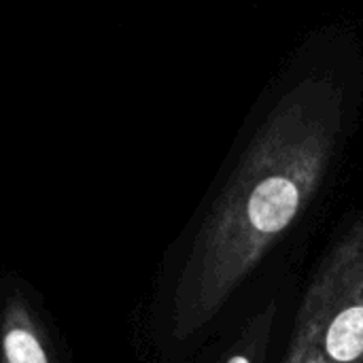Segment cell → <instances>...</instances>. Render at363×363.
I'll return each mask as SVG.
<instances>
[{
    "instance_id": "277c9868",
    "label": "cell",
    "mask_w": 363,
    "mask_h": 363,
    "mask_svg": "<svg viewBox=\"0 0 363 363\" xmlns=\"http://www.w3.org/2000/svg\"><path fill=\"white\" fill-rule=\"evenodd\" d=\"M270 325H272V306L264 315H259L247 330L245 349H238L234 355L225 359V363H255V359L259 357V347H266Z\"/></svg>"
},
{
    "instance_id": "6da1fadb",
    "label": "cell",
    "mask_w": 363,
    "mask_h": 363,
    "mask_svg": "<svg viewBox=\"0 0 363 363\" xmlns=\"http://www.w3.org/2000/svg\"><path fill=\"white\" fill-rule=\"evenodd\" d=\"M342 130V91L328 77L289 89L240 155L177 274L168 330L187 342L296 223L319 189Z\"/></svg>"
},
{
    "instance_id": "7a4b0ae2",
    "label": "cell",
    "mask_w": 363,
    "mask_h": 363,
    "mask_svg": "<svg viewBox=\"0 0 363 363\" xmlns=\"http://www.w3.org/2000/svg\"><path fill=\"white\" fill-rule=\"evenodd\" d=\"M283 363H363V215L315 272Z\"/></svg>"
},
{
    "instance_id": "3957f363",
    "label": "cell",
    "mask_w": 363,
    "mask_h": 363,
    "mask_svg": "<svg viewBox=\"0 0 363 363\" xmlns=\"http://www.w3.org/2000/svg\"><path fill=\"white\" fill-rule=\"evenodd\" d=\"M0 363H70L40 294L17 274L0 277Z\"/></svg>"
}]
</instances>
